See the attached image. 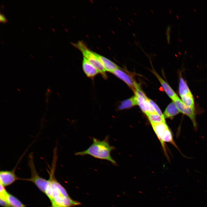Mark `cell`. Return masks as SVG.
<instances>
[{"label": "cell", "instance_id": "1", "mask_svg": "<svg viewBox=\"0 0 207 207\" xmlns=\"http://www.w3.org/2000/svg\"><path fill=\"white\" fill-rule=\"evenodd\" d=\"M109 139L108 136L101 140L93 137L92 143L87 149L76 152L74 154L78 156L89 155L97 159L108 161L114 165H117L116 162L111 156V152L115 148L110 145Z\"/></svg>", "mask_w": 207, "mask_h": 207}, {"label": "cell", "instance_id": "2", "mask_svg": "<svg viewBox=\"0 0 207 207\" xmlns=\"http://www.w3.org/2000/svg\"><path fill=\"white\" fill-rule=\"evenodd\" d=\"M52 166L50 171L48 172L49 177L48 180L45 193L51 202H63L70 197L64 187L56 179L54 176L55 166Z\"/></svg>", "mask_w": 207, "mask_h": 207}, {"label": "cell", "instance_id": "3", "mask_svg": "<svg viewBox=\"0 0 207 207\" xmlns=\"http://www.w3.org/2000/svg\"><path fill=\"white\" fill-rule=\"evenodd\" d=\"M75 46L81 52L83 57L99 71L103 78H106V70L95 52L89 49L81 41L78 42L75 44Z\"/></svg>", "mask_w": 207, "mask_h": 207}, {"label": "cell", "instance_id": "4", "mask_svg": "<svg viewBox=\"0 0 207 207\" xmlns=\"http://www.w3.org/2000/svg\"><path fill=\"white\" fill-rule=\"evenodd\" d=\"M33 159L32 154H30L29 157L28 165L31 172V177L22 179L33 183L41 191L45 193L48 180L39 176L35 167Z\"/></svg>", "mask_w": 207, "mask_h": 207}, {"label": "cell", "instance_id": "5", "mask_svg": "<svg viewBox=\"0 0 207 207\" xmlns=\"http://www.w3.org/2000/svg\"><path fill=\"white\" fill-rule=\"evenodd\" d=\"M180 113L186 115L191 120L194 128L197 129L198 124L196 119V113L195 108L188 106L185 105L178 96L172 100Z\"/></svg>", "mask_w": 207, "mask_h": 207}, {"label": "cell", "instance_id": "6", "mask_svg": "<svg viewBox=\"0 0 207 207\" xmlns=\"http://www.w3.org/2000/svg\"><path fill=\"white\" fill-rule=\"evenodd\" d=\"M19 160L16 165L12 170H2L0 172V183L5 187L9 185L16 181L21 179L15 174V170Z\"/></svg>", "mask_w": 207, "mask_h": 207}, {"label": "cell", "instance_id": "7", "mask_svg": "<svg viewBox=\"0 0 207 207\" xmlns=\"http://www.w3.org/2000/svg\"><path fill=\"white\" fill-rule=\"evenodd\" d=\"M112 73L124 82L134 92L136 89L140 88L139 85L133 80L131 76L119 68L115 70Z\"/></svg>", "mask_w": 207, "mask_h": 207}, {"label": "cell", "instance_id": "8", "mask_svg": "<svg viewBox=\"0 0 207 207\" xmlns=\"http://www.w3.org/2000/svg\"><path fill=\"white\" fill-rule=\"evenodd\" d=\"M152 127L160 141L164 152L168 157L165 143L163 141L162 137L165 130L168 127L166 122L151 124Z\"/></svg>", "mask_w": 207, "mask_h": 207}, {"label": "cell", "instance_id": "9", "mask_svg": "<svg viewBox=\"0 0 207 207\" xmlns=\"http://www.w3.org/2000/svg\"><path fill=\"white\" fill-rule=\"evenodd\" d=\"M152 72L158 79L164 91L172 100L178 96L168 83L156 71L154 70Z\"/></svg>", "mask_w": 207, "mask_h": 207}, {"label": "cell", "instance_id": "10", "mask_svg": "<svg viewBox=\"0 0 207 207\" xmlns=\"http://www.w3.org/2000/svg\"><path fill=\"white\" fill-rule=\"evenodd\" d=\"M82 67L83 71L86 76L90 78H93L99 72L85 57H83Z\"/></svg>", "mask_w": 207, "mask_h": 207}, {"label": "cell", "instance_id": "11", "mask_svg": "<svg viewBox=\"0 0 207 207\" xmlns=\"http://www.w3.org/2000/svg\"><path fill=\"white\" fill-rule=\"evenodd\" d=\"M98 58L106 71L112 73L115 70L119 68L116 64L107 58L95 52Z\"/></svg>", "mask_w": 207, "mask_h": 207}, {"label": "cell", "instance_id": "12", "mask_svg": "<svg viewBox=\"0 0 207 207\" xmlns=\"http://www.w3.org/2000/svg\"><path fill=\"white\" fill-rule=\"evenodd\" d=\"M180 112L175 104L172 101L169 103L165 109L163 115L165 118L173 117Z\"/></svg>", "mask_w": 207, "mask_h": 207}, {"label": "cell", "instance_id": "13", "mask_svg": "<svg viewBox=\"0 0 207 207\" xmlns=\"http://www.w3.org/2000/svg\"><path fill=\"white\" fill-rule=\"evenodd\" d=\"M179 92L180 97L192 94L186 82L182 76L180 77L179 79Z\"/></svg>", "mask_w": 207, "mask_h": 207}, {"label": "cell", "instance_id": "14", "mask_svg": "<svg viewBox=\"0 0 207 207\" xmlns=\"http://www.w3.org/2000/svg\"><path fill=\"white\" fill-rule=\"evenodd\" d=\"M137 105V103L135 96L122 101L119 106L118 108L120 110H122L129 108Z\"/></svg>", "mask_w": 207, "mask_h": 207}, {"label": "cell", "instance_id": "15", "mask_svg": "<svg viewBox=\"0 0 207 207\" xmlns=\"http://www.w3.org/2000/svg\"><path fill=\"white\" fill-rule=\"evenodd\" d=\"M162 139L164 142H167L171 143L179 150L177 145L174 141L171 131L168 127L164 132Z\"/></svg>", "mask_w": 207, "mask_h": 207}, {"label": "cell", "instance_id": "16", "mask_svg": "<svg viewBox=\"0 0 207 207\" xmlns=\"http://www.w3.org/2000/svg\"><path fill=\"white\" fill-rule=\"evenodd\" d=\"M7 201L12 207H26L19 200L13 195L9 193Z\"/></svg>", "mask_w": 207, "mask_h": 207}, {"label": "cell", "instance_id": "17", "mask_svg": "<svg viewBox=\"0 0 207 207\" xmlns=\"http://www.w3.org/2000/svg\"><path fill=\"white\" fill-rule=\"evenodd\" d=\"M182 102L186 105L193 108H195V102L192 93L181 97Z\"/></svg>", "mask_w": 207, "mask_h": 207}, {"label": "cell", "instance_id": "18", "mask_svg": "<svg viewBox=\"0 0 207 207\" xmlns=\"http://www.w3.org/2000/svg\"><path fill=\"white\" fill-rule=\"evenodd\" d=\"M147 116L151 124L166 122L165 118H163L156 113L149 114Z\"/></svg>", "mask_w": 207, "mask_h": 207}, {"label": "cell", "instance_id": "19", "mask_svg": "<svg viewBox=\"0 0 207 207\" xmlns=\"http://www.w3.org/2000/svg\"><path fill=\"white\" fill-rule=\"evenodd\" d=\"M0 198L7 201V199L9 193L5 188V187L0 183Z\"/></svg>", "mask_w": 207, "mask_h": 207}, {"label": "cell", "instance_id": "20", "mask_svg": "<svg viewBox=\"0 0 207 207\" xmlns=\"http://www.w3.org/2000/svg\"><path fill=\"white\" fill-rule=\"evenodd\" d=\"M149 100L155 112L163 118H165L164 117L163 114H162L161 110L157 104L150 99H149Z\"/></svg>", "mask_w": 207, "mask_h": 207}, {"label": "cell", "instance_id": "21", "mask_svg": "<svg viewBox=\"0 0 207 207\" xmlns=\"http://www.w3.org/2000/svg\"><path fill=\"white\" fill-rule=\"evenodd\" d=\"M0 204L4 207H12L7 201L1 198H0Z\"/></svg>", "mask_w": 207, "mask_h": 207}, {"label": "cell", "instance_id": "22", "mask_svg": "<svg viewBox=\"0 0 207 207\" xmlns=\"http://www.w3.org/2000/svg\"><path fill=\"white\" fill-rule=\"evenodd\" d=\"M0 22L4 23H5L7 22V20L3 14H0Z\"/></svg>", "mask_w": 207, "mask_h": 207}]
</instances>
